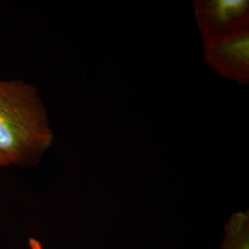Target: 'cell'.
<instances>
[{
    "mask_svg": "<svg viewBox=\"0 0 249 249\" xmlns=\"http://www.w3.org/2000/svg\"><path fill=\"white\" fill-rule=\"evenodd\" d=\"M53 141L36 86L22 80H0V155L6 166L36 162Z\"/></svg>",
    "mask_w": 249,
    "mask_h": 249,
    "instance_id": "1",
    "label": "cell"
},
{
    "mask_svg": "<svg viewBox=\"0 0 249 249\" xmlns=\"http://www.w3.org/2000/svg\"><path fill=\"white\" fill-rule=\"evenodd\" d=\"M205 61L224 78L247 84L249 79V28L204 40Z\"/></svg>",
    "mask_w": 249,
    "mask_h": 249,
    "instance_id": "2",
    "label": "cell"
},
{
    "mask_svg": "<svg viewBox=\"0 0 249 249\" xmlns=\"http://www.w3.org/2000/svg\"><path fill=\"white\" fill-rule=\"evenodd\" d=\"M193 7L203 40L249 28V1H195Z\"/></svg>",
    "mask_w": 249,
    "mask_h": 249,
    "instance_id": "3",
    "label": "cell"
},
{
    "mask_svg": "<svg viewBox=\"0 0 249 249\" xmlns=\"http://www.w3.org/2000/svg\"><path fill=\"white\" fill-rule=\"evenodd\" d=\"M249 212L231 215L225 226L223 249H249Z\"/></svg>",
    "mask_w": 249,
    "mask_h": 249,
    "instance_id": "4",
    "label": "cell"
},
{
    "mask_svg": "<svg viewBox=\"0 0 249 249\" xmlns=\"http://www.w3.org/2000/svg\"><path fill=\"white\" fill-rule=\"evenodd\" d=\"M29 247L30 249H44L42 243L34 237L29 238Z\"/></svg>",
    "mask_w": 249,
    "mask_h": 249,
    "instance_id": "5",
    "label": "cell"
},
{
    "mask_svg": "<svg viewBox=\"0 0 249 249\" xmlns=\"http://www.w3.org/2000/svg\"><path fill=\"white\" fill-rule=\"evenodd\" d=\"M0 165L1 166H6V163H5V161L3 160V158L1 157V155H0Z\"/></svg>",
    "mask_w": 249,
    "mask_h": 249,
    "instance_id": "6",
    "label": "cell"
}]
</instances>
